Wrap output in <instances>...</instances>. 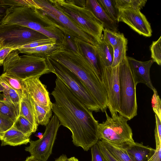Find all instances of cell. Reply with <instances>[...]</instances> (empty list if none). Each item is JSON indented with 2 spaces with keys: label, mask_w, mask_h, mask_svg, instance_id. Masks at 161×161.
I'll return each instance as SVG.
<instances>
[{
  "label": "cell",
  "mask_w": 161,
  "mask_h": 161,
  "mask_svg": "<svg viewBox=\"0 0 161 161\" xmlns=\"http://www.w3.org/2000/svg\"><path fill=\"white\" fill-rule=\"evenodd\" d=\"M96 46L100 65L112 66L114 55L113 48L105 43L102 40L98 42Z\"/></svg>",
  "instance_id": "22"
},
{
  "label": "cell",
  "mask_w": 161,
  "mask_h": 161,
  "mask_svg": "<svg viewBox=\"0 0 161 161\" xmlns=\"http://www.w3.org/2000/svg\"><path fill=\"white\" fill-rule=\"evenodd\" d=\"M66 161H79L78 159L74 157H71L67 158Z\"/></svg>",
  "instance_id": "45"
},
{
  "label": "cell",
  "mask_w": 161,
  "mask_h": 161,
  "mask_svg": "<svg viewBox=\"0 0 161 161\" xmlns=\"http://www.w3.org/2000/svg\"><path fill=\"white\" fill-rule=\"evenodd\" d=\"M48 57L57 61L73 73L86 86L104 112L108 108L106 93L86 60L78 52L61 45Z\"/></svg>",
  "instance_id": "2"
},
{
  "label": "cell",
  "mask_w": 161,
  "mask_h": 161,
  "mask_svg": "<svg viewBox=\"0 0 161 161\" xmlns=\"http://www.w3.org/2000/svg\"><path fill=\"white\" fill-rule=\"evenodd\" d=\"M0 36L4 39L3 47L15 49L33 42L48 38L31 29L17 25L2 34Z\"/></svg>",
  "instance_id": "12"
},
{
  "label": "cell",
  "mask_w": 161,
  "mask_h": 161,
  "mask_svg": "<svg viewBox=\"0 0 161 161\" xmlns=\"http://www.w3.org/2000/svg\"><path fill=\"white\" fill-rule=\"evenodd\" d=\"M14 50V48L3 47L0 49V62L3 64V62L9 53Z\"/></svg>",
  "instance_id": "40"
},
{
  "label": "cell",
  "mask_w": 161,
  "mask_h": 161,
  "mask_svg": "<svg viewBox=\"0 0 161 161\" xmlns=\"http://www.w3.org/2000/svg\"><path fill=\"white\" fill-rule=\"evenodd\" d=\"M104 112L106 120L99 123L98 132L99 139H102L119 145L135 142L132 130L128 124V120L117 112L110 113L111 117Z\"/></svg>",
  "instance_id": "9"
},
{
  "label": "cell",
  "mask_w": 161,
  "mask_h": 161,
  "mask_svg": "<svg viewBox=\"0 0 161 161\" xmlns=\"http://www.w3.org/2000/svg\"><path fill=\"white\" fill-rule=\"evenodd\" d=\"M14 123L12 120L3 116L0 115V131L4 133L10 128Z\"/></svg>",
  "instance_id": "38"
},
{
  "label": "cell",
  "mask_w": 161,
  "mask_h": 161,
  "mask_svg": "<svg viewBox=\"0 0 161 161\" xmlns=\"http://www.w3.org/2000/svg\"><path fill=\"white\" fill-rule=\"evenodd\" d=\"M35 7L44 19L74 40L82 39L96 46L97 42L83 31L76 24L57 8L51 0H33Z\"/></svg>",
  "instance_id": "6"
},
{
  "label": "cell",
  "mask_w": 161,
  "mask_h": 161,
  "mask_svg": "<svg viewBox=\"0 0 161 161\" xmlns=\"http://www.w3.org/2000/svg\"><path fill=\"white\" fill-rule=\"evenodd\" d=\"M102 82L105 90L108 108L110 113L119 110V65L116 66L100 65Z\"/></svg>",
  "instance_id": "11"
},
{
  "label": "cell",
  "mask_w": 161,
  "mask_h": 161,
  "mask_svg": "<svg viewBox=\"0 0 161 161\" xmlns=\"http://www.w3.org/2000/svg\"><path fill=\"white\" fill-rule=\"evenodd\" d=\"M50 72L54 74L91 111L98 112L99 106L89 90L80 80L65 67L49 57L46 58Z\"/></svg>",
  "instance_id": "8"
},
{
  "label": "cell",
  "mask_w": 161,
  "mask_h": 161,
  "mask_svg": "<svg viewBox=\"0 0 161 161\" xmlns=\"http://www.w3.org/2000/svg\"><path fill=\"white\" fill-rule=\"evenodd\" d=\"M36 136L39 137V139H41L43 137V135L42 133L39 132L36 135Z\"/></svg>",
  "instance_id": "46"
},
{
  "label": "cell",
  "mask_w": 161,
  "mask_h": 161,
  "mask_svg": "<svg viewBox=\"0 0 161 161\" xmlns=\"http://www.w3.org/2000/svg\"><path fill=\"white\" fill-rule=\"evenodd\" d=\"M17 49L11 51L4 60V73L24 80L50 73L46 58L25 54L19 56Z\"/></svg>",
  "instance_id": "5"
},
{
  "label": "cell",
  "mask_w": 161,
  "mask_h": 161,
  "mask_svg": "<svg viewBox=\"0 0 161 161\" xmlns=\"http://www.w3.org/2000/svg\"><path fill=\"white\" fill-rule=\"evenodd\" d=\"M68 158L64 154H62L58 158H56L55 161H66Z\"/></svg>",
  "instance_id": "42"
},
{
  "label": "cell",
  "mask_w": 161,
  "mask_h": 161,
  "mask_svg": "<svg viewBox=\"0 0 161 161\" xmlns=\"http://www.w3.org/2000/svg\"><path fill=\"white\" fill-rule=\"evenodd\" d=\"M13 126L26 136L30 137L37 130L33 125L25 117L19 115L14 122Z\"/></svg>",
  "instance_id": "27"
},
{
  "label": "cell",
  "mask_w": 161,
  "mask_h": 161,
  "mask_svg": "<svg viewBox=\"0 0 161 161\" xmlns=\"http://www.w3.org/2000/svg\"><path fill=\"white\" fill-rule=\"evenodd\" d=\"M23 161H39L36 158H35L33 156H31L28 157L25 159V160Z\"/></svg>",
  "instance_id": "43"
},
{
  "label": "cell",
  "mask_w": 161,
  "mask_h": 161,
  "mask_svg": "<svg viewBox=\"0 0 161 161\" xmlns=\"http://www.w3.org/2000/svg\"><path fill=\"white\" fill-rule=\"evenodd\" d=\"M127 44L128 40L125 37L113 48L114 55L112 66L114 67L119 65L126 56Z\"/></svg>",
  "instance_id": "26"
},
{
  "label": "cell",
  "mask_w": 161,
  "mask_h": 161,
  "mask_svg": "<svg viewBox=\"0 0 161 161\" xmlns=\"http://www.w3.org/2000/svg\"><path fill=\"white\" fill-rule=\"evenodd\" d=\"M4 41V39L3 37L0 36V49L2 48L3 46Z\"/></svg>",
  "instance_id": "44"
},
{
  "label": "cell",
  "mask_w": 161,
  "mask_h": 161,
  "mask_svg": "<svg viewBox=\"0 0 161 161\" xmlns=\"http://www.w3.org/2000/svg\"><path fill=\"white\" fill-rule=\"evenodd\" d=\"M60 125L58 119L53 115L46 126L42 138L36 141H30L29 146L25 147V151L39 161H47L52 153L53 146Z\"/></svg>",
  "instance_id": "10"
},
{
  "label": "cell",
  "mask_w": 161,
  "mask_h": 161,
  "mask_svg": "<svg viewBox=\"0 0 161 161\" xmlns=\"http://www.w3.org/2000/svg\"><path fill=\"white\" fill-rule=\"evenodd\" d=\"M53 5L97 42L103 38L104 28L86 5V0H51Z\"/></svg>",
  "instance_id": "4"
},
{
  "label": "cell",
  "mask_w": 161,
  "mask_h": 161,
  "mask_svg": "<svg viewBox=\"0 0 161 161\" xmlns=\"http://www.w3.org/2000/svg\"><path fill=\"white\" fill-rule=\"evenodd\" d=\"M103 10L113 21L117 22L118 10L116 8L114 0H97Z\"/></svg>",
  "instance_id": "30"
},
{
  "label": "cell",
  "mask_w": 161,
  "mask_h": 161,
  "mask_svg": "<svg viewBox=\"0 0 161 161\" xmlns=\"http://www.w3.org/2000/svg\"><path fill=\"white\" fill-rule=\"evenodd\" d=\"M119 110L118 113L130 120L137 115L136 86L126 56L119 64Z\"/></svg>",
  "instance_id": "7"
},
{
  "label": "cell",
  "mask_w": 161,
  "mask_h": 161,
  "mask_svg": "<svg viewBox=\"0 0 161 161\" xmlns=\"http://www.w3.org/2000/svg\"><path fill=\"white\" fill-rule=\"evenodd\" d=\"M147 161H161L158 159L157 151L156 150L154 154Z\"/></svg>",
  "instance_id": "41"
},
{
  "label": "cell",
  "mask_w": 161,
  "mask_h": 161,
  "mask_svg": "<svg viewBox=\"0 0 161 161\" xmlns=\"http://www.w3.org/2000/svg\"><path fill=\"white\" fill-rule=\"evenodd\" d=\"M97 143L103 155L105 161H118L108 152L100 140Z\"/></svg>",
  "instance_id": "39"
},
{
  "label": "cell",
  "mask_w": 161,
  "mask_h": 161,
  "mask_svg": "<svg viewBox=\"0 0 161 161\" xmlns=\"http://www.w3.org/2000/svg\"><path fill=\"white\" fill-rule=\"evenodd\" d=\"M92 161H105L103 155L96 143L91 147Z\"/></svg>",
  "instance_id": "37"
},
{
  "label": "cell",
  "mask_w": 161,
  "mask_h": 161,
  "mask_svg": "<svg viewBox=\"0 0 161 161\" xmlns=\"http://www.w3.org/2000/svg\"><path fill=\"white\" fill-rule=\"evenodd\" d=\"M39 76L23 80L26 91L34 101L47 110H52L53 104L50 100L47 86L40 80Z\"/></svg>",
  "instance_id": "14"
},
{
  "label": "cell",
  "mask_w": 161,
  "mask_h": 161,
  "mask_svg": "<svg viewBox=\"0 0 161 161\" xmlns=\"http://www.w3.org/2000/svg\"><path fill=\"white\" fill-rule=\"evenodd\" d=\"M151 57L154 62L161 65V36L157 40L153 41L150 47Z\"/></svg>",
  "instance_id": "33"
},
{
  "label": "cell",
  "mask_w": 161,
  "mask_h": 161,
  "mask_svg": "<svg viewBox=\"0 0 161 161\" xmlns=\"http://www.w3.org/2000/svg\"><path fill=\"white\" fill-rule=\"evenodd\" d=\"M30 141V137L19 130L13 126L4 132L1 146L9 145L15 146L27 144Z\"/></svg>",
  "instance_id": "20"
},
{
  "label": "cell",
  "mask_w": 161,
  "mask_h": 161,
  "mask_svg": "<svg viewBox=\"0 0 161 161\" xmlns=\"http://www.w3.org/2000/svg\"><path fill=\"white\" fill-rule=\"evenodd\" d=\"M2 65H3V64H2L1 62H0V66Z\"/></svg>",
  "instance_id": "49"
},
{
  "label": "cell",
  "mask_w": 161,
  "mask_h": 161,
  "mask_svg": "<svg viewBox=\"0 0 161 161\" xmlns=\"http://www.w3.org/2000/svg\"><path fill=\"white\" fill-rule=\"evenodd\" d=\"M11 6L6 0H0V35L17 26L5 25L3 23V21L7 15L9 9Z\"/></svg>",
  "instance_id": "31"
},
{
  "label": "cell",
  "mask_w": 161,
  "mask_h": 161,
  "mask_svg": "<svg viewBox=\"0 0 161 161\" xmlns=\"http://www.w3.org/2000/svg\"><path fill=\"white\" fill-rule=\"evenodd\" d=\"M122 22L140 35L151 37L152 31L150 23L140 10L133 9L118 10L117 22Z\"/></svg>",
  "instance_id": "13"
},
{
  "label": "cell",
  "mask_w": 161,
  "mask_h": 161,
  "mask_svg": "<svg viewBox=\"0 0 161 161\" xmlns=\"http://www.w3.org/2000/svg\"><path fill=\"white\" fill-rule=\"evenodd\" d=\"M151 98V104L155 114L161 120V101L157 90L155 88Z\"/></svg>",
  "instance_id": "35"
},
{
  "label": "cell",
  "mask_w": 161,
  "mask_h": 161,
  "mask_svg": "<svg viewBox=\"0 0 161 161\" xmlns=\"http://www.w3.org/2000/svg\"><path fill=\"white\" fill-rule=\"evenodd\" d=\"M19 110L3 95L0 94V115L12 120L14 123L18 118Z\"/></svg>",
  "instance_id": "23"
},
{
  "label": "cell",
  "mask_w": 161,
  "mask_h": 161,
  "mask_svg": "<svg viewBox=\"0 0 161 161\" xmlns=\"http://www.w3.org/2000/svg\"><path fill=\"white\" fill-rule=\"evenodd\" d=\"M102 40L113 48L116 46L125 37L123 33L104 29Z\"/></svg>",
  "instance_id": "29"
},
{
  "label": "cell",
  "mask_w": 161,
  "mask_h": 161,
  "mask_svg": "<svg viewBox=\"0 0 161 161\" xmlns=\"http://www.w3.org/2000/svg\"><path fill=\"white\" fill-rule=\"evenodd\" d=\"M61 45L57 43L46 45L31 48L18 49L20 53L47 58L54 51L59 48Z\"/></svg>",
  "instance_id": "21"
},
{
  "label": "cell",
  "mask_w": 161,
  "mask_h": 161,
  "mask_svg": "<svg viewBox=\"0 0 161 161\" xmlns=\"http://www.w3.org/2000/svg\"><path fill=\"white\" fill-rule=\"evenodd\" d=\"M118 10L125 9H133L140 10L145 6L147 0H114Z\"/></svg>",
  "instance_id": "28"
},
{
  "label": "cell",
  "mask_w": 161,
  "mask_h": 161,
  "mask_svg": "<svg viewBox=\"0 0 161 161\" xmlns=\"http://www.w3.org/2000/svg\"><path fill=\"white\" fill-rule=\"evenodd\" d=\"M0 78L10 87L14 90L21 98L25 91L23 80L6 73L0 75Z\"/></svg>",
  "instance_id": "25"
},
{
  "label": "cell",
  "mask_w": 161,
  "mask_h": 161,
  "mask_svg": "<svg viewBox=\"0 0 161 161\" xmlns=\"http://www.w3.org/2000/svg\"><path fill=\"white\" fill-rule=\"evenodd\" d=\"M106 149L118 161H134L126 151L120 145L100 139Z\"/></svg>",
  "instance_id": "24"
},
{
  "label": "cell",
  "mask_w": 161,
  "mask_h": 161,
  "mask_svg": "<svg viewBox=\"0 0 161 161\" xmlns=\"http://www.w3.org/2000/svg\"><path fill=\"white\" fill-rule=\"evenodd\" d=\"M155 126L154 136L156 142V150L161 147V120L155 114Z\"/></svg>",
  "instance_id": "36"
},
{
  "label": "cell",
  "mask_w": 161,
  "mask_h": 161,
  "mask_svg": "<svg viewBox=\"0 0 161 161\" xmlns=\"http://www.w3.org/2000/svg\"><path fill=\"white\" fill-rule=\"evenodd\" d=\"M120 146L126 151L134 161H147L156 151L155 149L148 146L136 142Z\"/></svg>",
  "instance_id": "17"
},
{
  "label": "cell",
  "mask_w": 161,
  "mask_h": 161,
  "mask_svg": "<svg viewBox=\"0 0 161 161\" xmlns=\"http://www.w3.org/2000/svg\"><path fill=\"white\" fill-rule=\"evenodd\" d=\"M51 95L55 100L53 112L60 125L71 132L72 142L77 147L88 151L99 140L98 121L90 110L58 78Z\"/></svg>",
  "instance_id": "1"
},
{
  "label": "cell",
  "mask_w": 161,
  "mask_h": 161,
  "mask_svg": "<svg viewBox=\"0 0 161 161\" xmlns=\"http://www.w3.org/2000/svg\"><path fill=\"white\" fill-rule=\"evenodd\" d=\"M74 42L78 52L87 62L102 83L101 75L96 47L82 39L75 38Z\"/></svg>",
  "instance_id": "15"
},
{
  "label": "cell",
  "mask_w": 161,
  "mask_h": 161,
  "mask_svg": "<svg viewBox=\"0 0 161 161\" xmlns=\"http://www.w3.org/2000/svg\"><path fill=\"white\" fill-rule=\"evenodd\" d=\"M4 133L1 132L0 131V140H2L3 138Z\"/></svg>",
  "instance_id": "47"
},
{
  "label": "cell",
  "mask_w": 161,
  "mask_h": 161,
  "mask_svg": "<svg viewBox=\"0 0 161 161\" xmlns=\"http://www.w3.org/2000/svg\"><path fill=\"white\" fill-rule=\"evenodd\" d=\"M3 23L27 27L48 38L56 39L57 43L62 45L65 44V36L63 32L44 19L35 8L11 6Z\"/></svg>",
  "instance_id": "3"
},
{
  "label": "cell",
  "mask_w": 161,
  "mask_h": 161,
  "mask_svg": "<svg viewBox=\"0 0 161 161\" xmlns=\"http://www.w3.org/2000/svg\"><path fill=\"white\" fill-rule=\"evenodd\" d=\"M127 58L136 83H143L153 91L155 88L151 80L150 70L154 61L152 59L141 61L128 56Z\"/></svg>",
  "instance_id": "16"
},
{
  "label": "cell",
  "mask_w": 161,
  "mask_h": 161,
  "mask_svg": "<svg viewBox=\"0 0 161 161\" xmlns=\"http://www.w3.org/2000/svg\"><path fill=\"white\" fill-rule=\"evenodd\" d=\"M3 94L9 101L19 110L21 98L14 90L9 87L8 89H4Z\"/></svg>",
  "instance_id": "34"
},
{
  "label": "cell",
  "mask_w": 161,
  "mask_h": 161,
  "mask_svg": "<svg viewBox=\"0 0 161 161\" xmlns=\"http://www.w3.org/2000/svg\"><path fill=\"white\" fill-rule=\"evenodd\" d=\"M19 115L25 117L37 130L39 124L36 115L34 101L26 90L20 101Z\"/></svg>",
  "instance_id": "19"
},
{
  "label": "cell",
  "mask_w": 161,
  "mask_h": 161,
  "mask_svg": "<svg viewBox=\"0 0 161 161\" xmlns=\"http://www.w3.org/2000/svg\"><path fill=\"white\" fill-rule=\"evenodd\" d=\"M4 90V89L3 86L1 85L0 84V94L2 92H3Z\"/></svg>",
  "instance_id": "48"
},
{
  "label": "cell",
  "mask_w": 161,
  "mask_h": 161,
  "mask_svg": "<svg viewBox=\"0 0 161 161\" xmlns=\"http://www.w3.org/2000/svg\"><path fill=\"white\" fill-rule=\"evenodd\" d=\"M34 102L36 115L39 125L46 126L49 122L52 117V110H46L38 105L34 101Z\"/></svg>",
  "instance_id": "32"
},
{
  "label": "cell",
  "mask_w": 161,
  "mask_h": 161,
  "mask_svg": "<svg viewBox=\"0 0 161 161\" xmlns=\"http://www.w3.org/2000/svg\"><path fill=\"white\" fill-rule=\"evenodd\" d=\"M86 5L101 23L104 29L118 32L117 23L109 17L97 0H86Z\"/></svg>",
  "instance_id": "18"
}]
</instances>
